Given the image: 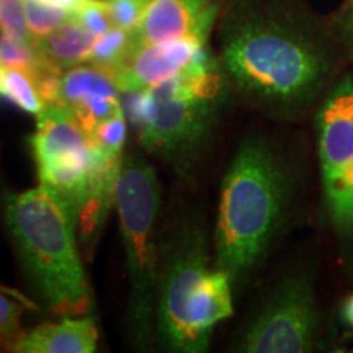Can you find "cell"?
Here are the masks:
<instances>
[{
    "label": "cell",
    "mask_w": 353,
    "mask_h": 353,
    "mask_svg": "<svg viewBox=\"0 0 353 353\" xmlns=\"http://www.w3.org/2000/svg\"><path fill=\"white\" fill-rule=\"evenodd\" d=\"M219 69L247 103L278 117L299 112L327 76L321 48L267 0H241L219 26Z\"/></svg>",
    "instance_id": "1"
},
{
    "label": "cell",
    "mask_w": 353,
    "mask_h": 353,
    "mask_svg": "<svg viewBox=\"0 0 353 353\" xmlns=\"http://www.w3.org/2000/svg\"><path fill=\"white\" fill-rule=\"evenodd\" d=\"M290 195L283 161L267 141L241 144L221 187L214 229V268L241 288L270 249Z\"/></svg>",
    "instance_id": "2"
},
{
    "label": "cell",
    "mask_w": 353,
    "mask_h": 353,
    "mask_svg": "<svg viewBox=\"0 0 353 353\" xmlns=\"http://www.w3.org/2000/svg\"><path fill=\"white\" fill-rule=\"evenodd\" d=\"M3 219L26 280L52 314L83 316L92 294L68 211L43 188L3 193Z\"/></svg>",
    "instance_id": "3"
},
{
    "label": "cell",
    "mask_w": 353,
    "mask_h": 353,
    "mask_svg": "<svg viewBox=\"0 0 353 353\" xmlns=\"http://www.w3.org/2000/svg\"><path fill=\"white\" fill-rule=\"evenodd\" d=\"M224 85L216 59L210 68L123 94V110L145 151L188 179L213 130Z\"/></svg>",
    "instance_id": "4"
},
{
    "label": "cell",
    "mask_w": 353,
    "mask_h": 353,
    "mask_svg": "<svg viewBox=\"0 0 353 353\" xmlns=\"http://www.w3.org/2000/svg\"><path fill=\"white\" fill-rule=\"evenodd\" d=\"M114 206L126 257V332L132 345L145 352L156 341L161 182L136 152L123 159Z\"/></svg>",
    "instance_id": "5"
},
{
    "label": "cell",
    "mask_w": 353,
    "mask_h": 353,
    "mask_svg": "<svg viewBox=\"0 0 353 353\" xmlns=\"http://www.w3.org/2000/svg\"><path fill=\"white\" fill-rule=\"evenodd\" d=\"M210 272L205 224L200 216L176 205L159 236L156 341L165 350L195 353L188 306Z\"/></svg>",
    "instance_id": "6"
},
{
    "label": "cell",
    "mask_w": 353,
    "mask_h": 353,
    "mask_svg": "<svg viewBox=\"0 0 353 353\" xmlns=\"http://www.w3.org/2000/svg\"><path fill=\"white\" fill-rule=\"evenodd\" d=\"M30 145L39 185L64 206L76 226L94 169L90 138L68 108L48 103L37 117Z\"/></svg>",
    "instance_id": "7"
},
{
    "label": "cell",
    "mask_w": 353,
    "mask_h": 353,
    "mask_svg": "<svg viewBox=\"0 0 353 353\" xmlns=\"http://www.w3.org/2000/svg\"><path fill=\"white\" fill-rule=\"evenodd\" d=\"M325 201L335 228L353 237V79L330 92L317 114Z\"/></svg>",
    "instance_id": "8"
},
{
    "label": "cell",
    "mask_w": 353,
    "mask_h": 353,
    "mask_svg": "<svg viewBox=\"0 0 353 353\" xmlns=\"http://www.w3.org/2000/svg\"><path fill=\"white\" fill-rule=\"evenodd\" d=\"M319 325L314 293L307 280L291 276L281 281L242 332L241 352L303 353L312 350Z\"/></svg>",
    "instance_id": "9"
},
{
    "label": "cell",
    "mask_w": 353,
    "mask_h": 353,
    "mask_svg": "<svg viewBox=\"0 0 353 353\" xmlns=\"http://www.w3.org/2000/svg\"><path fill=\"white\" fill-rule=\"evenodd\" d=\"M213 64L216 57L208 44L195 39H169L131 48L113 77L121 94H128Z\"/></svg>",
    "instance_id": "10"
},
{
    "label": "cell",
    "mask_w": 353,
    "mask_h": 353,
    "mask_svg": "<svg viewBox=\"0 0 353 353\" xmlns=\"http://www.w3.org/2000/svg\"><path fill=\"white\" fill-rule=\"evenodd\" d=\"M221 7V0H152L141 23L131 32V48L169 39L208 44Z\"/></svg>",
    "instance_id": "11"
},
{
    "label": "cell",
    "mask_w": 353,
    "mask_h": 353,
    "mask_svg": "<svg viewBox=\"0 0 353 353\" xmlns=\"http://www.w3.org/2000/svg\"><path fill=\"white\" fill-rule=\"evenodd\" d=\"M121 97L120 87L108 70L81 64L61 74L56 103L68 108L90 134L100 123L123 112Z\"/></svg>",
    "instance_id": "12"
},
{
    "label": "cell",
    "mask_w": 353,
    "mask_h": 353,
    "mask_svg": "<svg viewBox=\"0 0 353 353\" xmlns=\"http://www.w3.org/2000/svg\"><path fill=\"white\" fill-rule=\"evenodd\" d=\"M99 329L94 317L63 316L57 322H43L28 332L17 347L19 353H94Z\"/></svg>",
    "instance_id": "13"
},
{
    "label": "cell",
    "mask_w": 353,
    "mask_h": 353,
    "mask_svg": "<svg viewBox=\"0 0 353 353\" xmlns=\"http://www.w3.org/2000/svg\"><path fill=\"white\" fill-rule=\"evenodd\" d=\"M232 312L231 281L226 273L214 268L198 286L188 306V327L195 353L208 350L213 327Z\"/></svg>",
    "instance_id": "14"
},
{
    "label": "cell",
    "mask_w": 353,
    "mask_h": 353,
    "mask_svg": "<svg viewBox=\"0 0 353 353\" xmlns=\"http://www.w3.org/2000/svg\"><path fill=\"white\" fill-rule=\"evenodd\" d=\"M97 38L99 37L83 28L74 15H70L69 20L51 33L38 38L34 46L51 68L64 72L70 68L88 63Z\"/></svg>",
    "instance_id": "15"
},
{
    "label": "cell",
    "mask_w": 353,
    "mask_h": 353,
    "mask_svg": "<svg viewBox=\"0 0 353 353\" xmlns=\"http://www.w3.org/2000/svg\"><path fill=\"white\" fill-rule=\"evenodd\" d=\"M0 99L10 101L21 112L33 117H38L46 107L33 77L23 70L6 68V65L0 70Z\"/></svg>",
    "instance_id": "16"
},
{
    "label": "cell",
    "mask_w": 353,
    "mask_h": 353,
    "mask_svg": "<svg viewBox=\"0 0 353 353\" xmlns=\"http://www.w3.org/2000/svg\"><path fill=\"white\" fill-rule=\"evenodd\" d=\"M23 304L32 306L28 299L0 285V352H17L25 335L21 327Z\"/></svg>",
    "instance_id": "17"
},
{
    "label": "cell",
    "mask_w": 353,
    "mask_h": 353,
    "mask_svg": "<svg viewBox=\"0 0 353 353\" xmlns=\"http://www.w3.org/2000/svg\"><path fill=\"white\" fill-rule=\"evenodd\" d=\"M0 57H2L6 68L23 70L33 77V81H37L44 72L57 70L43 59L33 43L20 41V39L10 38L7 34H0Z\"/></svg>",
    "instance_id": "18"
},
{
    "label": "cell",
    "mask_w": 353,
    "mask_h": 353,
    "mask_svg": "<svg viewBox=\"0 0 353 353\" xmlns=\"http://www.w3.org/2000/svg\"><path fill=\"white\" fill-rule=\"evenodd\" d=\"M130 50L131 33L121 28H112L110 32L97 38L87 64L108 70L113 76L117 69L123 64V61L126 59Z\"/></svg>",
    "instance_id": "19"
},
{
    "label": "cell",
    "mask_w": 353,
    "mask_h": 353,
    "mask_svg": "<svg viewBox=\"0 0 353 353\" xmlns=\"http://www.w3.org/2000/svg\"><path fill=\"white\" fill-rule=\"evenodd\" d=\"M23 2L26 20H28L34 41L44 34L51 33L72 15V10L69 8L54 6V3L44 2V0H23Z\"/></svg>",
    "instance_id": "20"
},
{
    "label": "cell",
    "mask_w": 353,
    "mask_h": 353,
    "mask_svg": "<svg viewBox=\"0 0 353 353\" xmlns=\"http://www.w3.org/2000/svg\"><path fill=\"white\" fill-rule=\"evenodd\" d=\"M126 114L125 110L117 113L114 117L108 118L100 123L94 131L88 134L92 145L97 151L105 156H125L126 143Z\"/></svg>",
    "instance_id": "21"
},
{
    "label": "cell",
    "mask_w": 353,
    "mask_h": 353,
    "mask_svg": "<svg viewBox=\"0 0 353 353\" xmlns=\"http://www.w3.org/2000/svg\"><path fill=\"white\" fill-rule=\"evenodd\" d=\"M0 33L34 44L23 0H0Z\"/></svg>",
    "instance_id": "22"
},
{
    "label": "cell",
    "mask_w": 353,
    "mask_h": 353,
    "mask_svg": "<svg viewBox=\"0 0 353 353\" xmlns=\"http://www.w3.org/2000/svg\"><path fill=\"white\" fill-rule=\"evenodd\" d=\"M114 28L134 32L152 0H103Z\"/></svg>",
    "instance_id": "23"
},
{
    "label": "cell",
    "mask_w": 353,
    "mask_h": 353,
    "mask_svg": "<svg viewBox=\"0 0 353 353\" xmlns=\"http://www.w3.org/2000/svg\"><path fill=\"white\" fill-rule=\"evenodd\" d=\"M72 15L83 28L94 33L95 37H101V34L114 28L103 0H85L81 6L74 8Z\"/></svg>",
    "instance_id": "24"
},
{
    "label": "cell",
    "mask_w": 353,
    "mask_h": 353,
    "mask_svg": "<svg viewBox=\"0 0 353 353\" xmlns=\"http://www.w3.org/2000/svg\"><path fill=\"white\" fill-rule=\"evenodd\" d=\"M342 316H343V321L353 327V294H350V296L345 299V303H343Z\"/></svg>",
    "instance_id": "25"
},
{
    "label": "cell",
    "mask_w": 353,
    "mask_h": 353,
    "mask_svg": "<svg viewBox=\"0 0 353 353\" xmlns=\"http://www.w3.org/2000/svg\"><path fill=\"white\" fill-rule=\"evenodd\" d=\"M44 2L54 3V6H61L69 8V10H74V8L81 6V3L85 2V0H44Z\"/></svg>",
    "instance_id": "26"
},
{
    "label": "cell",
    "mask_w": 353,
    "mask_h": 353,
    "mask_svg": "<svg viewBox=\"0 0 353 353\" xmlns=\"http://www.w3.org/2000/svg\"><path fill=\"white\" fill-rule=\"evenodd\" d=\"M347 34H348V39H350V43L353 46V6H352V12H350V15H348V21H347Z\"/></svg>",
    "instance_id": "27"
},
{
    "label": "cell",
    "mask_w": 353,
    "mask_h": 353,
    "mask_svg": "<svg viewBox=\"0 0 353 353\" xmlns=\"http://www.w3.org/2000/svg\"><path fill=\"white\" fill-rule=\"evenodd\" d=\"M2 68H3V63H2V57H0V70H2Z\"/></svg>",
    "instance_id": "28"
},
{
    "label": "cell",
    "mask_w": 353,
    "mask_h": 353,
    "mask_svg": "<svg viewBox=\"0 0 353 353\" xmlns=\"http://www.w3.org/2000/svg\"><path fill=\"white\" fill-rule=\"evenodd\" d=\"M350 2H352V6H353V0H350Z\"/></svg>",
    "instance_id": "29"
}]
</instances>
